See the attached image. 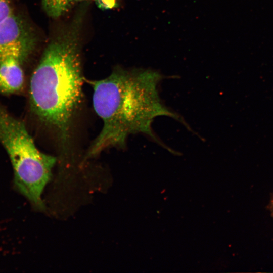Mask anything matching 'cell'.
I'll return each mask as SVG.
<instances>
[{
    "label": "cell",
    "instance_id": "cell-1",
    "mask_svg": "<svg viewBox=\"0 0 273 273\" xmlns=\"http://www.w3.org/2000/svg\"><path fill=\"white\" fill-rule=\"evenodd\" d=\"M162 78L158 72L118 69L107 78L92 82L93 104L103 123L89 149V156L111 147H123L131 134L142 133L161 144L152 129L158 116L181 121L160 98L158 85Z\"/></svg>",
    "mask_w": 273,
    "mask_h": 273
},
{
    "label": "cell",
    "instance_id": "cell-2",
    "mask_svg": "<svg viewBox=\"0 0 273 273\" xmlns=\"http://www.w3.org/2000/svg\"><path fill=\"white\" fill-rule=\"evenodd\" d=\"M81 18L78 16L50 41L29 83L33 113L66 140L71 119L82 97Z\"/></svg>",
    "mask_w": 273,
    "mask_h": 273
},
{
    "label": "cell",
    "instance_id": "cell-3",
    "mask_svg": "<svg viewBox=\"0 0 273 273\" xmlns=\"http://www.w3.org/2000/svg\"><path fill=\"white\" fill-rule=\"evenodd\" d=\"M0 142L10 158L17 189L37 208L42 210L43 189L56 159L36 147L23 122L0 105Z\"/></svg>",
    "mask_w": 273,
    "mask_h": 273
},
{
    "label": "cell",
    "instance_id": "cell-4",
    "mask_svg": "<svg viewBox=\"0 0 273 273\" xmlns=\"http://www.w3.org/2000/svg\"><path fill=\"white\" fill-rule=\"evenodd\" d=\"M32 52L18 46L0 53V93L13 94L22 90L24 81L22 66Z\"/></svg>",
    "mask_w": 273,
    "mask_h": 273
},
{
    "label": "cell",
    "instance_id": "cell-5",
    "mask_svg": "<svg viewBox=\"0 0 273 273\" xmlns=\"http://www.w3.org/2000/svg\"><path fill=\"white\" fill-rule=\"evenodd\" d=\"M36 43L33 30L25 19L15 11L0 22V53L14 46L32 52Z\"/></svg>",
    "mask_w": 273,
    "mask_h": 273
},
{
    "label": "cell",
    "instance_id": "cell-6",
    "mask_svg": "<svg viewBox=\"0 0 273 273\" xmlns=\"http://www.w3.org/2000/svg\"><path fill=\"white\" fill-rule=\"evenodd\" d=\"M85 0H42V6L47 14L57 18L65 14L76 3ZM103 9H109L117 5V0H92Z\"/></svg>",
    "mask_w": 273,
    "mask_h": 273
},
{
    "label": "cell",
    "instance_id": "cell-7",
    "mask_svg": "<svg viewBox=\"0 0 273 273\" xmlns=\"http://www.w3.org/2000/svg\"><path fill=\"white\" fill-rule=\"evenodd\" d=\"M14 11L13 0H0V22L10 16Z\"/></svg>",
    "mask_w": 273,
    "mask_h": 273
},
{
    "label": "cell",
    "instance_id": "cell-8",
    "mask_svg": "<svg viewBox=\"0 0 273 273\" xmlns=\"http://www.w3.org/2000/svg\"><path fill=\"white\" fill-rule=\"evenodd\" d=\"M267 209L270 212V215L273 217V193L270 196L269 203L267 206Z\"/></svg>",
    "mask_w": 273,
    "mask_h": 273
}]
</instances>
